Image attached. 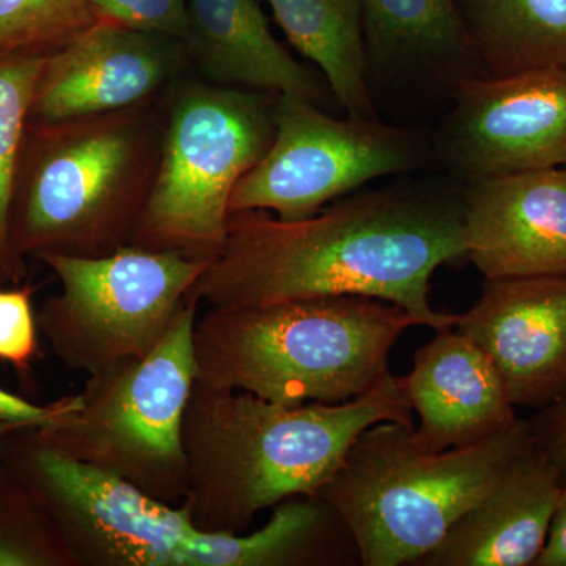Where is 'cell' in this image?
<instances>
[{"label":"cell","instance_id":"cell-16","mask_svg":"<svg viewBox=\"0 0 566 566\" xmlns=\"http://www.w3.org/2000/svg\"><path fill=\"white\" fill-rule=\"evenodd\" d=\"M398 379L419 416L412 436L424 453L479 444L520 420L493 360L455 327L417 349L412 370Z\"/></svg>","mask_w":566,"mask_h":566},{"label":"cell","instance_id":"cell-2","mask_svg":"<svg viewBox=\"0 0 566 566\" xmlns=\"http://www.w3.org/2000/svg\"><path fill=\"white\" fill-rule=\"evenodd\" d=\"M0 446L76 566H338L348 556L345 523L319 497L286 499L249 534L205 532L181 505L73 460L33 428Z\"/></svg>","mask_w":566,"mask_h":566},{"label":"cell","instance_id":"cell-27","mask_svg":"<svg viewBox=\"0 0 566 566\" xmlns=\"http://www.w3.org/2000/svg\"><path fill=\"white\" fill-rule=\"evenodd\" d=\"M534 444L560 471L566 483V394L527 420Z\"/></svg>","mask_w":566,"mask_h":566},{"label":"cell","instance_id":"cell-6","mask_svg":"<svg viewBox=\"0 0 566 566\" xmlns=\"http://www.w3.org/2000/svg\"><path fill=\"white\" fill-rule=\"evenodd\" d=\"M415 428L379 422L357 436L318 497L356 539L360 565H419L453 523L534 446L527 420L464 449L424 453Z\"/></svg>","mask_w":566,"mask_h":566},{"label":"cell","instance_id":"cell-3","mask_svg":"<svg viewBox=\"0 0 566 566\" xmlns=\"http://www.w3.org/2000/svg\"><path fill=\"white\" fill-rule=\"evenodd\" d=\"M416 428L400 379L387 374L344 403L286 406L197 379L182 417L188 490L181 506L205 532L245 534L263 510L318 497L371 424Z\"/></svg>","mask_w":566,"mask_h":566},{"label":"cell","instance_id":"cell-11","mask_svg":"<svg viewBox=\"0 0 566 566\" xmlns=\"http://www.w3.org/2000/svg\"><path fill=\"white\" fill-rule=\"evenodd\" d=\"M430 139L434 164L461 185L566 167V70L464 82Z\"/></svg>","mask_w":566,"mask_h":566},{"label":"cell","instance_id":"cell-5","mask_svg":"<svg viewBox=\"0 0 566 566\" xmlns=\"http://www.w3.org/2000/svg\"><path fill=\"white\" fill-rule=\"evenodd\" d=\"M153 103L65 122L29 120L10 208V251L109 255L132 244L158 166Z\"/></svg>","mask_w":566,"mask_h":566},{"label":"cell","instance_id":"cell-8","mask_svg":"<svg viewBox=\"0 0 566 566\" xmlns=\"http://www.w3.org/2000/svg\"><path fill=\"white\" fill-rule=\"evenodd\" d=\"M199 307V300L186 297L150 354L87 376L80 411L54 427L33 428L41 441L153 499L181 505L188 490L182 417L197 381Z\"/></svg>","mask_w":566,"mask_h":566},{"label":"cell","instance_id":"cell-29","mask_svg":"<svg viewBox=\"0 0 566 566\" xmlns=\"http://www.w3.org/2000/svg\"><path fill=\"white\" fill-rule=\"evenodd\" d=\"M22 427H18V424L6 422V420H0V442L7 438V436L13 433V431L20 430Z\"/></svg>","mask_w":566,"mask_h":566},{"label":"cell","instance_id":"cell-28","mask_svg":"<svg viewBox=\"0 0 566 566\" xmlns=\"http://www.w3.org/2000/svg\"><path fill=\"white\" fill-rule=\"evenodd\" d=\"M534 566H566V483L558 497L546 545Z\"/></svg>","mask_w":566,"mask_h":566},{"label":"cell","instance_id":"cell-20","mask_svg":"<svg viewBox=\"0 0 566 566\" xmlns=\"http://www.w3.org/2000/svg\"><path fill=\"white\" fill-rule=\"evenodd\" d=\"M457 7L486 76L566 70V0H457Z\"/></svg>","mask_w":566,"mask_h":566},{"label":"cell","instance_id":"cell-26","mask_svg":"<svg viewBox=\"0 0 566 566\" xmlns=\"http://www.w3.org/2000/svg\"><path fill=\"white\" fill-rule=\"evenodd\" d=\"M81 406V394L63 397L50 405H36L0 387V420L22 428L44 430L54 427L80 411Z\"/></svg>","mask_w":566,"mask_h":566},{"label":"cell","instance_id":"cell-22","mask_svg":"<svg viewBox=\"0 0 566 566\" xmlns=\"http://www.w3.org/2000/svg\"><path fill=\"white\" fill-rule=\"evenodd\" d=\"M0 566H76L20 476L0 468Z\"/></svg>","mask_w":566,"mask_h":566},{"label":"cell","instance_id":"cell-17","mask_svg":"<svg viewBox=\"0 0 566 566\" xmlns=\"http://www.w3.org/2000/svg\"><path fill=\"white\" fill-rule=\"evenodd\" d=\"M560 471L535 444L465 510L420 566H534L549 535Z\"/></svg>","mask_w":566,"mask_h":566},{"label":"cell","instance_id":"cell-14","mask_svg":"<svg viewBox=\"0 0 566 566\" xmlns=\"http://www.w3.org/2000/svg\"><path fill=\"white\" fill-rule=\"evenodd\" d=\"M468 260L485 279L566 274V167L461 185Z\"/></svg>","mask_w":566,"mask_h":566},{"label":"cell","instance_id":"cell-1","mask_svg":"<svg viewBox=\"0 0 566 566\" xmlns=\"http://www.w3.org/2000/svg\"><path fill=\"white\" fill-rule=\"evenodd\" d=\"M464 260L461 182L406 178L297 221L233 212L221 252L188 296L210 308L375 297L439 333L460 315L431 307V275Z\"/></svg>","mask_w":566,"mask_h":566},{"label":"cell","instance_id":"cell-19","mask_svg":"<svg viewBox=\"0 0 566 566\" xmlns=\"http://www.w3.org/2000/svg\"><path fill=\"white\" fill-rule=\"evenodd\" d=\"M286 39L322 70L348 117L376 118L368 84L360 0H268Z\"/></svg>","mask_w":566,"mask_h":566},{"label":"cell","instance_id":"cell-24","mask_svg":"<svg viewBox=\"0 0 566 566\" xmlns=\"http://www.w3.org/2000/svg\"><path fill=\"white\" fill-rule=\"evenodd\" d=\"M31 285L0 289V360L24 376L39 354V324Z\"/></svg>","mask_w":566,"mask_h":566},{"label":"cell","instance_id":"cell-4","mask_svg":"<svg viewBox=\"0 0 566 566\" xmlns=\"http://www.w3.org/2000/svg\"><path fill=\"white\" fill-rule=\"evenodd\" d=\"M411 326L403 308L367 296L210 308L193 327L197 379L279 405L344 403L390 374Z\"/></svg>","mask_w":566,"mask_h":566},{"label":"cell","instance_id":"cell-10","mask_svg":"<svg viewBox=\"0 0 566 566\" xmlns=\"http://www.w3.org/2000/svg\"><path fill=\"white\" fill-rule=\"evenodd\" d=\"M273 118V144L238 182L230 214L260 210L297 221L365 182L434 164L430 136L411 126L379 117L340 120L286 95L275 96Z\"/></svg>","mask_w":566,"mask_h":566},{"label":"cell","instance_id":"cell-7","mask_svg":"<svg viewBox=\"0 0 566 566\" xmlns=\"http://www.w3.org/2000/svg\"><path fill=\"white\" fill-rule=\"evenodd\" d=\"M274 102L270 93L210 82L178 91L129 245L212 262L226 241L234 188L273 144Z\"/></svg>","mask_w":566,"mask_h":566},{"label":"cell","instance_id":"cell-21","mask_svg":"<svg viewBox=\"0 0 566 566\" xmlns=\"http://www.w3.org/2000/svg\"><path fill=\"white\" fill-rule=\"evenodd\" d=\"M48 55L0 52V270L10 283L25 271L10 251V208L33 96Z\"/></svg>","mask_w":566,"mask_h":566},{"label":"cell","instance_id":"cell-13","mask_svg":"<svg viewBox=\"0 0 566 566\" xmlns=\"http://www.w3.org/2000/svg\"><path fill=\"white\" fill-rule=\"evenodd\" d=\"M455 329L490 356L513 405L538 411L566 394V274L485 279Z\"/></svg>","mask_w":566,"mask_h":566},{"label":"cell","instance_id":"cell-15","mask_svg":"<svg viewBox=\"0 0 566 566\" xmlns=\"http://www.w3.org/2000/svg\"><path fill=\"white\" fill-rule=\"evenodd\" d=\"M365 59L375 88L406 99H452L486 76L457 0H360Z\"/></svg>","mask_w":566,"mask_h":566},{"label":"cell","instance_id":"cell-30","mask_svg":"<svg viewBox=\"0 0 566 566\" xmlns=\"http://www.w3.org/2000/svg\"><path fill=\"white\" fill-rule=\"evenodd\" d=\"M9 281H7V277H6V274L2 273V270H0V286L3 285V283H7Z\"/></svg>","mask_w":566,"mask_h":566},{"label":"cell","instance_id":"cell-25","mask_svg":"<svg viewBox=\"0 0 566 566\" xmlns=\"http://www.w3.org/2000/svg\"><path fill=\"white\" fill-rule=\"evenodd\" d=\"M98 21L117 22L134 31L186 40L188 0H92Z\"/></svg>","mask_w":566,"mask_h":566},{"label":"cell","instance_id":"cell-9","mask_svg":"<svg viewBox=\"0 0 566 566\" xmlns=\"http://www.w3.org/2000/svg\"><path fill=\"white\" fill-rule=\"evenodd\" d=\"M61 282L36 314L70 370L98 374L150 354L211 260L125 245L109 255H41Z\"/></svg>","mask_w":566,"mask_h":566},{"label":"cell","instance_id":"cell-12","mask_svg":"<svg viewBox=\"0 0 566 566\" xmlns=\"http://www.w3.org/2000/svg\"><path fill=\"white\" fill-rule=\"evenodd\" d=\"M186 65L180 40L96 21L48 55L31 120H74L144 106Z\"/></svg>","mask_w":566,"mask_h":566},{"label":"cell","instance_id":"cell-23","mask_svg":"<svg viewBox=\"0 0 566 566\" xmlns=\"http://www.w3.org/2000/svg\"><path fill=\"white\" fill-rule=\"evenodd\" d=\"M96 21L92 0H0V52L50 55Z\"/></svg>","mask_w":566,"mask_h":566},{"label":"cell","instance_id":"cell-18","mask_svg":"<svg viewBox=\"0 0 566 566\" xmlns=\"http://www.w3.org/2000/svg\"><path fill=\"white\" fill-rule=\"evenodd\" d=\"M188 11L186 59L210 84L293 96L318 107L327 102L331 92L275 39L259 0H188Z\"/></svg>","mask_w":566,"mask_h":566}]
</instances>
